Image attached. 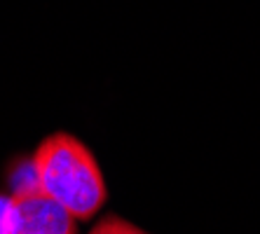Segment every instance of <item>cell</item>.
I'll list each match as a JSON object with an SVG mask.
<instances>
[{"label":"cell","instance_id":"6da1fadb","mask_svg":"<svg viewBox=\"0 0 260 234\" xmlns=\"http://www.w3.org/2000/svg\"><path fill=\"white\" fill-rule=\"evenodd\" d=\"M38 187L78 222L91 220L108 199L106 180L94 152L71 131H54L38 143L30 155Z\"/></svg>","mask_w":260,"mask_h":234},{"label":"cell","instance_id":"7a4b0ae2","mask_svg":"<svg viewBox=\"0 0 260 234\" xmlns=\"http://www.w3.org/2000/svg\"><path fill=\"white\" fill-rule=\"evenodd\" d=\"M12 199L14 227L10 234H78V220L73 213L45 194L38 183L14 190Z\"/></svg>","mask_w":260,"mask_h":234},{"label":"cell","instance_id":"3957f363","mask_svg":"<svg viewBox=\"0 0 260 234\" xmlns=\"http://www.w3.org/2000/svg\"><path fill=\"white\" fill-rule=\"evenodd\" d=\"M89 234H148V232L136 227L134 222L124 220V218L115 216V213H110V216L101 218V220L91 227Z\"/></svg>","mask_w":260,"mask_h":234},{"label":"cell","instance_id":"277c9868","mask_svg":"<svg viewBox=\"0 0 260 234\" xmlns=\"http://www.w3.org/2000/svg\"><path fill=\"white\" fill-rule=\"evenodd\" d=\"M14 227V199L0 192V234H10Z\"/></svg>","mask_w":260,"mask_h":234}]
</instances>
